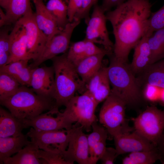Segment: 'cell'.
<instances>
[{
    "mask_svg": "<svg viewBox=\"0 0 164 164\" xmlns=\"http://www.w3.org/2000/svg\"><path fill=\"white\" fill-rule=\"evenodd\" d=\"M97 106L93 98L85 91L81 95L74 96L65 106L63 112L56 114L60 115L70 129L76 123L89 132L92 130L93 123L97 119L95 111Z\"/></svg>",
    "mask_w": 164,
    "mask_h": 164,
    "instance_id": "5b68a950",
    "label": "cell"
},
{
    "mask_svg": "<svg viewBox=\"0 0 164 164\" xmlns=\"http://www.w3.org/2000/svg\"><path fill=\"white\" fill-rule=\"evenodd\" d=\"M39 149L33 142L24 147L14 156L10 157L3 162L5 164H45L44 160L39 158L36 151Z\"/></svg>",
    "mask_w": 164,
    "mask_h": 164,
    "instance_id": "d4e9b609",
    "label": "cell"
},
{
    "mask_svg": "<svg viewBox=\"0 0 164 164\" xmlns=\"http://www.w3.org/2000/svg\"><path fill=\"white\" fill-rule=\"evenodd\" d=\"M148 41L151 51L150 65L164 58V27L155 31Z\"/></svg>",
    "mask_w": 164,
    "mask_h": 164,
    "instance_id": "4316f807",
    "label": "cell"
},
{
    "mask_svg": "<svg viewBox=\"0 0 164 164\" xmlns=\"http://www.w3.org/2000/svg\"><path fill=\"white\" fill-rule=\"evenodd\" d=\"M66 2H68V0H64Z\"/></svg>",
    "mask_w": 164,
    "mask_h": 164,
    "instance_id": "f6af8a7d",
    "label": "cell"
},
{
    "mask_svg": "<svg viewBox=\"0 0 164 164\" xmlns=\"http://www.w3.org/2000/svg\"><path fill=\"white\" fill-rule=\"evenodd\" d=\"M126 105L120 98L111 93L104 101L99 114V121L113 138L131 131L125 123Z\"/></svg>",
    "mask_w": 164,
    "mask_h": 164,
    "instance_id": "8992f818",
    "label": "cell"
},
{
    "mask_svg": "<svg viewBox=\"0 0 164 164\" xmlns=\"http://www.w3.org/2000/svg\"><path fill=\"white\" fill-rule=\"evenodd\" d=\"M21 86L12 76L5 72L0 71V99L14 94Z\"/></svg>",
    "mask_w": 164,
    "mask_h": 164,
    "instance_id": "f546056e",
    "label": "cell"
},
{
    "mask_svg": "<svg viewBox=\"0 0 164 164\" xmlns=\"http://www.w3.org/2000/svg\"><path fill=\"white\" fill-rule=\"evenodd\" d=\"M80 21L74 20L68 23L59 33L54 36L46 45L39 57L30 65L32 68L39 67L43 62L67 52L69 47L70 39L75 28Z\"/></svg>",
    "mask_w": 164,
    "mask_h": 164,
    "instance_id": "30bf717a",
    "label": "cell"
},
{
    "mask_svg": "<svg viewBox=\"0 0 164 164\" xmlns=\"http://www.w3.org/2000/svg\"><path fill=\"white\" fill-rule=\"evenodd\" d=\"M111 56L108 69L111 94L118 97L126 105L134 106L142 98L140 85L127 63L121 62Z\"/></svg>",
    "mask_w": 164,
    "mask_h": 164,
    "instance_id": "277c9868",
    "label": "cell"
},
{
    "mask_svg": "<svg viewBox=\"0 0 164 164\" xmlns=\"http://www.w3.org/2000/svg\"><path fill=\"white\" fill-rule=\"evenodd\" d=\"M67 52L51 59L54 71L52 97L58 108L65 106L77 91H82L84 93L86 91V84L78 73L75 65L67 58Z\"/></svg>",
    "mask_w": 164,
    "mask_h": 164,
    "instance_id": "7a4b0ae2",
    "label": "cell"
},
{
    "mask_svg": "<svg viewBox=\"0 0 164 164\" xmlns=\"http://www.w3.org/2000/svg\"><path fill=\"white\" fill-rule=\"evenodd\" d=\"M164 27V5L158 11L152 12L148 21L144 36L149 37L155 31Z\"/></svg>",
    "mask_w": 164,
    "mask_h": 164,
    "instance_id": "1f68e13d",
    "label": "cell"
},
{
    "mask_svg": "<svg viewBox=\"0 0 164 164\" xmlns=\"http://www.w3.org/2000/svg\"><path fill=\"white\" fill-rule=\"evenodd\" d=\"M161 87L146 84L143 91V96L151 102H159Z\"/></svg>",
    "mask_w": 164,
    "mask_h": 164,
    "instance_id": "d590c367",
    "label": "cell"
},
{
    "mask_svg": "<svg viewBox=\"0 0 164 164\" xmlns=\"http://www.w3.org/2000/svg\"><path fill=\"white\" fill-rule=\"evenodd\" d=\"M150 0H128L105 14L115 39L113 54L127 63L132 49L145 35L152 13Z\"/></svg>",
    "mask_w": 164,
    "mask_h": 164,
    "instance_id": "6da1fadb",
    "label": "cell"
},
{
    "mask_svg": "<svg viewBox=\"0 0 164 164\" xmlns=\"http://www.w3.org/2000/svg\"><path fill=\"white\" fill-rule=\"evenodd\" d=\"M141 76L137 78L139 84L143 82L145 84H149L164 88V58L149 65L141 73Z\"/></svg>",
    "mask_w": 164,
    "mask_h": 164,
    "instance_id": "484cf974",
    "label": "cell"
},
{
    "mask_svg": "<svg viewBox=\"0 0 164 164\" xmlns=\"http://www.w3.org/2000/svg\"><path fill=\"white\" fill-rule=\"evenodd\" d=\"M128 0H103L101 6L105 12L111 10L113 7H117Z\"/></svg>",
    "mask_w": 164,
    "mask_h": 164,
    "instance_id": "60d3db41",
    "label": "cell"
},
{
    "mask_svg": "<svg viewBox=\"0 0 164 164\" xmlns=\"http://www.w3.org/2000/svg\"><path fill=\"white\" fill-rule=\"evenodd\" d=\"M82 126L77 125L67 130L69 138L68 148L61 154L69 164H73L74 162L79 164H90L88 135L84 132Z\"/></svg>",
    "mask_w": 164,
    "mask_h": 164,
    "instance_id": "ba28073f",
    "label": "cell"
},
{
    "mask_svg": "<svg viewBox=\"0 0 164 164\" xmlns=\"http://www.w3.org/2000/svg\"><path fill=\"white\" fill-rule=\"evenodd\" d=\"M32 0H10L5 9L3 26L14 24L28 12L32 11Z\"/></svg>",
    "mask_w": 164,
    "mask_h": 164,
    "instance_id": "cb8c5ba5",
    "label": "cell"
},
{
    "mask_svg": "<svg viewBox=\"0 0 164 164\" xmlns=\"http://www.w3.org/2000/svg\"><path fill=\"white\" fill-rule=\"evenodd\" d=\"M59 111L58 108H54L32 119H23V122L26 128L31 127L39 131L70 129L61 117L56 114Z\"/></svg>",
    "mask_w": 164,
    "mask_h": 164,
    "instance_id": "9a60e30c",
    "label": "cell"
},
{
    "mask_svg": "<svg viewBox=\"0 0 164 164\" xmlns=\"http://www.w3.org/2000/svg\"><path fill=\"white\" fill-rule=\"evenodd\" d=\"M107 55L109 54L103 53L85 57L75 65L78 73L85 84L101 68L103 60Z\"/></svg>",
    "mask_w": 164,
    "mask_h": 164,
    "instance_id": "7402d4cb",
    "label": "cell"
},
{
    "mask_svg": "<svg viewBox=\"0 0 164 164\" xmlns=\"http://www.w3.org/2000/svg\"><path fill=\"white\" fill-rule=\"evenodd\" d=\"M85 39L86 42L84 58L103 53H107L109 55L111 54L104 48H100L92 41Z\"/></svg>",
    "mask_w": 164,
    "mask_h": 164,
    "instance_id": "74e56055",
    "label": "cell"
},
{
    "mask_svg": "<svg viewBox=\"0 0 164 164\" xmlns=\"http://www.w3.org/2000/svg\"><path fill=\"white\" fill-rule=\"evenodd\" d=\"M159 102L164 105V88H161Z\"/></svg>",
    "mask_w": 164,
    "mask_h": 164,
    "instance_id": "7bdbcfd3",
    "label": "cell"
},
{
    "mask_svg": "<svg viewBox=\"0 0 164 164\" xmlns=\"http://www.w3.org/2000/svg\"><path fill=\"white\" fill-rule=\"evenodd\" d=\"M25 128L23 119L15 117L10 112L0 108V137L18 136Z\"/></svg>",
    "mask_w": 164,
    "mask_h": 164,
    "instance_id": "ffe728a7",
    "label": "cell"
},
{
    "mask_svg": "<svg viewBox=\"0 0 164 164\" xmlns=\"http://www.w3.org/2000/svg\"><path fill=\"white\" fill-rule=\"evenodd\" d=\"M26 135L39 149L61 153L68 146L69 135L63 129L48 131H39L31 127Z\"/></svg>",
    "mask_w": 164,
    "mask_h": 164,
    "instance_id": "8fae6325",
    "label": "cell"
},
{
    "mask_svg": "<svg viewBox=\"0 0 164 164\" xmlns=\"http://www.w3.org/2000/svg\"><path fill=\"white\" fill-rule=\"evenodd\" d=\"M24 27L27 39V52L33 61L41 54L47 41L46 37L36 23L35 13L31 11L18 21Z\"/></svg>",
    "mask_w": 164,
    "mask_h": 164,
    "instance_id": "7c38bea8",
    "label": "cell"
},
{
    "mask_svg": "<svg viewBox=\"0 0 164 164\" xmlns=\"http://www.w3.org/2000/svg\"><path fill=\"white\" fill-rule=\"evenodd\" d=\"M97 0H82L81 8L76 15L74 20L80 21L81 19H88L90 10L91 7L96 4Z\"/></svg>",
    "mask_w": 164,
    "mask_h": 164,
    "instance_id": "8d00e7d4",
    "label": "cell"
},
{
    "mask_svg": "<svg viewBox=\"0 0 164 164\" xmlns=\"http://www.w3.org/2000/svg\"><path fill=\"white\" fill-rule=\"evenodd\" d=\"M9 42L11 56L8 63L18 60H31L27 52L25 29L18 21L15 23L9 34Z\"/></svg>",
    "mask_w": 164,
    "mask_h": 164,
    "instance_id": "e0dca14e",
    "label": "cell"
},
{
    "mask_svg": "<svg viewBox=\"0 0 164 164\" xmlns=\"http://www.w3.org/2000/svg\"><path fill=\"white\" fill-rule=\"evenodd\" d=\"M54 84V71L53 66L32 68L30 87L36 94L53 98Z\"/></svg>",
    "mask_w": 164,
    "mask_h": 164,
    "instance_id": "5bb4252c",
    "label": "cell"
},
{
    "mask_svg": "<svg viewBox=\"0 0 164 164\" xmlns=\"http://www.w3.org/2000/svg\"><path fill=\"white\" fill-rule=\"evenodd\" d=\"M148 39L144 36L134 48L133 59L129 65L134 74L140 73L149 65L151 51Z\"/></svg>",
    "mask_w": 164,
    "mask_h": 164,
    "instance_id": "44dd1931",
    "label": "cell"
},
{
    "mask_svg": "<svg viewBox=\"0 0 164 164\" xmlns=\"http://www.w3.org/2000/svg\"><path fill=\"white\" fill-rule=\"evenodd\" d=\"M28 136L23 133L17 137H0V164H3L4 161L17 153L29 144Z\"/></svg>",
    "mask_w": 164,
    "mask_h": 164,
    "instance_id": "603a6c76",
    "label": "cell"
},
{
    "mask_svg": "<svg viewBox=\"0 0 164 164\" xmlns=\"http://www.w3.org/2000/svg\"><path fill=\"white\" fill-rule=\"evenodd\" d=\"M133 121L135 131L156 146L164 131V111L148 107Z\"/></svg>",
    "mask_w": 164,
    "mask_h": 164,
    "instance_id": "52a82bcc",
    "label": "cell"
},
{
    "mask_svg": "<svg viewBox=\"0 0 164 164\" xmlns=\"http://www.w3.org/2000/svg\"><path fill=\"white\" fill-rule=\"evenodd\" d=\"M156 147L161 157L160 161L164 164V131Z\"/></svg>",
    "mask_w": 164,
    "mask_h": 164,
    "instance_id": "b9f144b4",
    "label": "cell"
},
{
    "mask_svg": "<svg viewBox=\"0 0 164 164\" xmlns=\"http://www.w3.org/2000/svg\"><path fill=\"white\" fill-rule=\"evenodd\" d=\"M10 0H0V5L1 7L6 9Z\"/></svg>",
    "mask_w": 164,
    "mask_h": 164,
    "instance_id": "ee69618b",
    "label": "cell"
},
{
    "mask_svg": "<svg viewBox=\"0 0 164 164\" xmlns=\"http://www.w3.org/2000/svg\"><path fill=\"white\" fill-rule=\"evenodd\" d=\"M82 0H68L67 15L69 22H72L82 5Z\"/></svg>",
    "mask_w": 164,
    "mask_h": 164,
    "instance_id": "f35d334b",
    "label": "cell"
},
{
    "mask_svg": "<svg viewBox=\"0 0 164 164\" xmlns=\"http://www.w3.org/2000/svg\"><path fill=\"white\" fill-rule=\"evenodd\" d=\"M0 103L21 119H32L44 111L57 108L53 98L40 95L32 88L21 85L14 94L0 99Z\"/></svg>",
    "mask_w": 164,
    "mask_h": 164,
    "instance_id": "3957f363",
    "label": "cell"
},
{
    "mask_svg": "<svg viewBox=\"0 0 164 164\" xmlns=\"http://www.w3.org/2000/svg\"><path fill=\"white\" fill-rule=\"evenodd\" d=\"M117 157L126 153L155 149L156 147L135 130L122 132L113 138Z\"/></svg>",
    "mask_w": 164,
    "mask_h": 164,
    "instance_id": "4fadbf2b",
    "label": "cell"
},
{
    "mask_svg": "<svg viewBox=\"0 0 164 164\" xmlns=\"http://www.w3.org/2000/svg\"><path fill=\"white\" fill-rule=\"evenodd\" d=\"M85 42L84 39L72 43L67 52V58L75 65L84 58Z\"/></svg>",
    "mask_w": 164,
    "mask_h": 164,
    "instance_id": "836d02e7",
    "label": "cell"
},
{
    "mask_svg": "<svg viewBox=\"0 0 164 164\" xmlns=\"http://www.w3.org/2000/svg\"><path fill=\"white\" fill-rule=\"evenodd\" d=\"M36 153L37 157L44 159L47 164H69L60 152L46 151L39 149Z\"/></svg>",
    "mask_w": 164,
    "mask_h": 164,
    "instance_id": "e575fe53",
    "label": "cell"
},
{
    "mask_svg": "<svg viewBox=\"0 0 164 164\" xmlns=\"http://www.w3.org/2000/svg\"><path fill=\"white\" fill-rule=\"evenodd\" d=\"M161 157L157 149L130 153L122 160L123 164H152L160 160Z\"/></svg>",
    "mask_w": 164,
    "mask_h": 164,
    "instance_id": "f1b7e54d",
    "label": "cell"
},
{
    "mask_svg": "<svg viewBox=\"0 0 164 164\" xmlns=\"http://www.w3.org/2000/svg\"><path fill=\"white\" fill-rule=\"evenodd\" d=\"M29 61L23 60L11 62L0 67V71L12 76L21 86L30 87L32 68L28 64Z\"/></svg>",
    "mask_w": 164,
    "mask_h": 164,
    "instance_id": "d6986e66",
    "label": "cell"
},
{
    "mask_svg": "<svg viewBox=\"0 0 164 164\" xmlns=\"http://www.w3.org/2000/svg\"><path fill=\"white\" fill-rule=\"evenodd\" d=\"M9 26H5L0 30V67L7 64L10 56L9 31Z\"/></svg>",
    "mask_w": 164,
    "mask_h": 164,
    "instance_id": "4dcf8cb0",
    "label": "cell"
},
{
    "mask_svg": "<svg viewBox=\"0 0 164 164\" xmlns=\"http://www.w3.org/2000/svg\"><path fill=\"white\" fill-rule=\"evenodd\" d=\"M86 91L98 105L104 101L111 93L107 67H102L85 85Z\"/></svg>",
    "mask_w": 164,
    "mask_h": 164,
    "instance_id": "2e32d148",
    "label": "cell"
},
{
    "mask_svg": "<svg viewBox=\"0 0 164 164\" xmlns=\"http://www.w3.org/2000/svg\"><path fill=\"white\" fill-rule=\"evenodd\" d=\"M64 0H49L46 6L56 21L58 27L62 30L69 22L67 7Z\"/></svg>",
    "mask_w": 164,
    "mask_h": 164,
    "instance_id": "83f0119b",
    "label": "cell"
},
{
    "mask_svg": "<svg viewBox=\"0 0 164 164\" xmlns=\"http://www.w3.org/2000/svg\"><path fill=\"white\" fill-rule=\"evenodd\" d=\"M104 13L101 6L96 4L94 6L91 16L85 20L87 24L85 39L102 45L112 53L114 44L109 38Z\"/></svg>",
    "mask_w": 164,
    "mask_h": 164,
    "instance_id": "9c48e42d",
    "label": "cell"
},
{
    "mask_svg": "<svg viewBox=\"0 0 164 164\" xmlns=\"http://www.w3.org/2000/svg\"><path fill=\"white\" fill-rule=\"evenodd\" d=\"M97 121L92 125V132L87 135L89 155L94 146L104 138H107L108 132L106 129L101 125L98 124Z\"/></svg>",
    "mask_w": 164,
    "mask_h": 164,
    "instance_id": "d6a6232c",
    "label": "cell"
},
{
    "mask_svg": "<svg viewBox=\"0 0 164 164\" xmlns=\"http://www.w3.org/2000/svg\"><path fill=\"white\" fill-rule=\"evenodd\" d=\"M32 0L36 9L34 13L36 23L46 37L47 45L54 36L61 30L60 29L55 19L47 9L43 0Z\"/></svg>",
    "mask_w": 164,
    "mask_h": 164,
    "instance_id": "ac0fdd59",
    "label": "cell"
},
{
    "mask_svg": "<svg viewBox=\"0 0 164 164\" xmlns=\"http://www.w3.org/2000/svg\"><path fill=\"white\" fill-rule=\"evenodd\" d=\"M117 151L115 148L111 147H106L100 160L103 164H114L117 157Z\"/></svg>",
    "mask_w": 164,
    "mask_h": 164,
    "instance_id": "ab89813d",
    "label": "cell"
}]
</instances>
